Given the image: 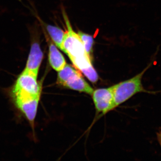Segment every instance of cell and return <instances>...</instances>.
<instances>
[{"label": "cell", "mask_w": 161, "mask_h": 161, "mask_svg": "<svg viewBox=\"0 0 161 161\" xmlns=\"http://www.w3.org/2000/svg\"><path fill=\"white\" fill-rule=\"evenodd\" d=\"M67 26V31L62 51L69 57L74 66L91 81H95L98 75L92 65V59L85 49L78 33L74 31L68 18L63 14Z\"/></svg>", "instance_id": "6da1fadb"}, {"label": "cell", "mask_w": 161, "mask_h": 161, "mask_svg": "<svg viewBox=\"0 0 161 161\" xmlns=\"http://www.w3.org/2000/svg\"><path fill=\"white\" fill-rule=\"evenodd\" d=\"M158 50L159 46L158 47L157 50L153 55L151 62L142 72L132 78L124 80L113 86V109L139 93L155 94L158 92L146 89L143 85L142 78L146 72L153 65Z\"/></svg>", "instance_id": "7a4b0ae2"}, {"label": "cell", "mask_w": 161, "mask_h": 161, "mask_svg": "<svg viewBox=\"0 0 161 161\" xmlns=\"http://www.w3.org/2000/svg\"><path fill=\"white\" fill-rule=\"evenodd\" d=\"M57 83L60 86L92 96L94 89L86 81L81 72L75 67L67 64L58 72Z\"/></svg>", "instance_id": "3957f363"}, {"label": "cell", "mask_w": 161, "mask_h": 161, "mask_svg": "<svg viewBox=\"0 0 161 161\" xmlns=\"http://www.w3.org/2000/svg\"><path fill=\"white\" fill-rule=\"evenodd\" d=\"M42 83H39L37 76L23 70L18 76L12 88L11 95L26 96L41 95Z\"/></svg>", "instance_id": "277c9868"}, {"label": "cell", "mask_w": 161, "mask_h": 161, "mask_svg": "<svg viewBox=\"0 0 161 161\" xmlns=\"http://www.w3.org/2000/svg\"><path fill=\"white\" fill-rule=\"evenodd\" d=\"M92 96L96 111L101 115H105L113 110V86L94 90Z\"/></svg>", "instance_id": "5b68a950"}, {"label": "cell", "mask_w": 161, "mask_h": 161, "mask_svg": "<svg viewBox=\"0 0 161 161\" xmlns=\"http://www.w3.org/2000/svg\"><path fill=\"white\" fill-rule=\"evenodd\" d=\"M43 58V53L40 43L34 41L31 45L29 54L24 70L37 76Z\"/></svg>", "instance_id": "8992f818"}, {"label": "cell", "mask_w": 161, "mask_h": 161, "mask_svg": "<svg viewBox=\"0 0 161 161\" xmlns=\"http://www.w3.org/2000/svg\"><path fill=\"white\" fill-rule=\"evenodd\" d=\"M48 59L50 66L57 72L63 69L67 64L63 55L51 41L48 42Z\"/></svg>", "instance_id": "52a82bcc"}, {"label": "cell", "mask_w": 161, "mask_h": 161, "mask_svg": "<svg viewBox=\"0 0 161 161\" xmlns=\"http://www.w3.org/2000/svg\"><path fill=\"white\" fill-rule=\"evenodd\" d=\"M46 28L52 41L56 46L62 50L66 32L58 26L51 25H46Z\"/></svg>", "instance_id": "ba28073f"}, {"label": "cell", "mask_w": 161, "mask_h": 161, "mask_svg": "<svg viewBox=\"0 0 161 161\" xmlns=\"http://www.w3.org/2000/svg\"><path fill=\"white\" fill-rule=\"evenodd\" d=\"M78 34L83 43L86 51L92 59L93 45L94 44V39L93 36L80 31H78Z\"/></svg>", "instance_id": "9c48e42d"}]
</instances>
